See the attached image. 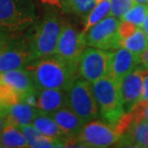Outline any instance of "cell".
<instances>
[{"instance_id":"cell-1","label":"cell","mask_w":148,"mask_h":148,"mask_svg":"<svg viewBox=\"0 0 148 148\" xmlns=\"http://www.w3.org/2000/svg\"><path fill=\"white\" fill-rule=\"evenodd\" d=\"M37 88H58L67 91L78 77V66L53 54L35 59L26 66Z\"/></svg>"},{"instance_id":"cell-2","label":"cell","mask_w":148,"mask_h":148,"mask_svg":"<svg viewBox=\"0 0 148 148\" xmlns=\"http://www.w3.org/2000/svg\"><path fill=\"white\" fill-rule=\"evenodd\" d=\"M58 12L48 7L42 17L28 30L33 60L55 54L64 22Z\"/></svg>"},{"instance_id":"cell-3","label":"cell","mask_w":148,"mask_h":148,"mask_svg":"<svg viewBox=\"0 0 148 148\" xmlns=\"http://www.w3.org/2000/svg\"><path fill=\"white\" fill-rule=\"evenodd\" d=\"M38 20L34 0H0V31L21 33Z\"/></svg>"},{"instance_id":"cell-4","label":"cell","mask_w":148,"mask_h":148,"mask_svg":"<svg viewBox=\"0 0 148 148\" xmlns=\"http://www.w3.org/2000/svg\"><path fill=\"white\" fill-rule=\"evenodd\" d=\"M91 90L99 115L105 122L114 125L124 114L118 82L105 76L91 83Z\"/></svg>"},{"instance_id":"cell-5","label":"cell","mask_w":148,"mask_h":148,"mask_svg":"<svg viewBox=\"0 0 148 148\" xmlns=\"http://www.w3.org/2000/svg\"><path fill=\"white\" fill-rule=\"evenodd\" d=\"M32 61L28 30L21 33H9L0 52V73L25 69Z\"/></svg>"},{"instance_id":"cell-6","label":"cell","mask_w":148,"mask_h":148,"mask_svg":"<svg viewBox=\"0 0 148 148\" xmlns=\"http://www.w3.org/2000/svg\"><path fill=\"white\" fill-rule=\"evenodd\" d=\"M67 101L71 110L85 123L99 116L98 107L91 90V83L77 77L67 90Z\"/></svg>"},{"instance_id":"cell-7","label":"cell","mask_w":148,"mask_h":148,"mask_svg":"<svg viewBox=\"0 0 148 148\" xmlns=\"http://www.w3.org/2000/svg\"><path fill=\"white\" fill-rule=\"evenodd\" d=\"M120 138L112 124L94 119L84 124L75 140L77 146L104 148L112 146Z\"/></svg>"},{"instance_id":"cell-8","label":"cell","mask_w":148,"mask_h":148,"mask_svg":"<svg viewBox=\"0 0 148 148\" xmlns=\"http://www.w3.org/2000/svg\"><path fill=\"white\" fill-rule=\"evenodd\" d=\"M119 22L120 19L111 14L106 16L86 33L87 45L107 51L119 48L121 43L118 34Z\"/></svg>"},{"instance_id":"cell-9","label":"cell","mask_w":148,"mask_h":148,"mask_svg":"<svg viewBox=\"0 0 148 148\" xmlns=\"http://www.w3.org/2000/svg\"><path fill=\"white\" fill-rule=\"evenodd\" d=\"M111 52L94 47L85 48L78 60V75L93 83L108 76Z\"/></svg>"},{"instance_id":"cell-10","label":"cell","mask_w":148,"mask_h":148,"mask_svg":"<svg viewBox=\"0 0 148 148\" xmlns=\"http://www.w3.org/2000/svg\"><path fill=\"white\" fill-rule=\"evenodd\" d=\"M87 46L86 34L70 23L64 22L55 54L78 66L80 55Z\"/></svg>"},{"instance_id":"cell-11","label":"cell","mask_w":148,"mask_h":148,"mask_svg":"<svg viewBox=\"0 0 148 148\" xmlns=\"http://www.w3.org/2000/svg\"><path fill=\"white\" fill-rule=\"evenodd\" d=\"M145 69V66H138V69L118 80V87L124 112H130L140 101L143 88V74Z\"/></svg>"},{"instance_id":"cell-12","label":"cell","mask_w":148,"mask_h":148,"mask_svg":"<svg viewBox=\"0 0 148 148\" xmlns=\"http://www.w3.org/2000/svg\"><path fill=\"white\" fill-rule=\"evenodd\" d=\"M140 64H143L140 55L130 51L125 47H119L111 52L108 76L118 82L124 75L138 69Z\"/></svg>"},{"instance_id":"cell-13","label":"cell","mask_w":148,"mask_h":148,"mask_svg":"<svg viewBox=\"0 0 148 148\" xmlns=\"http://www.w3.org/2000/svg\"><path fill=\"white\" fill-rule=\"evenodd\" d=\"M0 85H4L11 88L12 90L16 91L20 97L30 91L37 90L32 74L26 67L1 72L0 73Z\"/></svg>"},{"instance_id":"cell-14","label":"cell","mask_w":148,"mask_h":148,"mask_svg":"<svg viewBox=\"0 0 148 148\" xmlns=\"http://www.w3.org/2000/svg\"><path fill=\"white\" fill-rule=\"evenodd\" d=\"M67 106V91L58 88H37L36 108L42 114H51Z\"/></svg>"},{"instance_id":"cell-15","label":"cell","mask_w":148,"mask_h":148,"mask_svg":"<svg viewBox=\"0 0 148 148\" xmlns=\"http://www.w3.org/2000/svg\"><path fill=\"white\" fill-rule=\"evenodd\" d=\"M0 112L5 118V122L13 123L18 127L31 124L40 112L36 107L21 101L0 105Z\"/></svg>"},{"instance_id":"cell-16","label":"cell","mask_w":148,"mask_h":148,"mask_svg":"<svg viewBox=\"0 0 148 148\" xmlns=\"http://www.w3.org/2000/svg\"><path fill=\"white\" fill-rule=\"evenodd\" d=\"M119 147H148V121L135 122L116 143Z\"/></svg>"},{"instance_id":"cell-17","label":"cell","mask_w":148,"mask_h":148,"mask_svg":"<svg viewBox=\"0 0 148 148\" xmlns=\"http://www.w3.org/2000/svg\"><path fill=\"white\" fill-rule=\"evenodd\" d=\"M59 127L69 136L75 138L84 126L85 122L69 107H64L50 114Z\"/></svg>"},{"instance_id":"cell-18","label":"cell","mask_w":148,"mask_h":148,"mask_svg":"<svg viewBox=\"0 0 148 148\" xmlns=\"http://www.w3.org/2000/svg\"><path fill=\"white\" fill-rule=\"evenodd\" d=\"M27 141L28 147L32 148H50V147H66L67 144L60 138H51L43 135L35 128L33 125L26 124L19 126Z\"/></svg>"},{"instance_id":"cell-19","label":"cell","mask_w":148,"mask_h":148,"mask_svg":"<svg viewBox=\"0 0 148 148\" xmlns=\"http://www.w3.org/2000/svg\"><path fill=\"white\" fill-rule=\"evenodd\" d=\"M31 124L38 131L42 133L43 135L64 140L66 143L67 146H69V141L73 140L72 138H70L69 135L66 134L59 127V125L56 123V121L53 119V117L50 114H42V112H40L37 116L34 118V120L32 121Z\"/></svg>"},{"instance_id":"cell-20","label":"cell","mask_w":148,"mask_h":148,"mask_svg":"<svg viewBox=\"0 0 148 148\" xmlns=\"http://www.w3.org/2000/svg\"><path fill=\"white\" fill-rule=\"evenodd\" d=\"M0 147L21 148L28 147V144L18 126L10 122H5L4 129L0 135Z\"/></svg>"},{"instance_id":"cell-21","label":"cell","mask_w":148,"mask_h":148,"mask_svg":"<svg viewBox=\"0 0 148 148\" xmlns=\"http://www.w3.org/2000/svg\"><path fill=\"white\" fill-rule=\"evenodd\" d=\"M111 14V0H101L91 9L87 16L83 18L82 31L86 34L91 27L104 19Z\"/></svg>"},{"instance_id":"cell-22","label":"cell","mask_w":148,"mask_h":148,"mask_svg":"<svg viewBox=\"0 0 148 148\" xmlns=\"http://www.w3.org/2000/svg\"><path fill=\"white\" fill-rule=\"evenodd\" d=\"M148 46V40L140 27L137 29L134 34L121 40L120 47H125L130 51L140 55Z\"/></svg>"},{"instance_id":"cell-23","label":"cell","mask_w":148,"mask_h":148,"mask_svg":"<svg viewBox=\"0 0 148 148\" xmlns=\"http://www.w3.org/2000/svg\"><path fill=\"white\" fill-rule=\"evenodd\" d=\"M66 14H72L84 18L96 5L95 0H64Z\"/></svg>"},{"instance_id":"cell-24","label":"cell","mask_w":148,"mask_h":148,"mask_svg":"<svg viewBox=\"0 0 148 148\" xmlns=\"http://www.w3.org/2000/svg\"><path fill=\"white\" fill-rule=\"evenodd\" d=\"M148 12V4L136 3L131 9H129L125 14L121 16L120 20H126L134 23L138 27H141Z\"/></svg>"},{"instance_id":"cell-25","label":"cell","mask_w":148,"mask_h":148,"mask_svg":"<svg viewBox=\"0 0 148 148\" xmlns=\"http://www.w3.org/2000/svg\"><path fill=\"white\" fill-rule=\"evenodd\" d=\"M136 4L135 0H111V16L120 19L121 16Z\"/></svg>"},{"instance_id":"cell-26","label":"cell","mask_w":148,"mask_h":148,"mask_svg":"<svg viewBox=\"0 0 148 148\" xmlns=\"http://www.w3.org/2000/svg\"><path fill=\"white\" fill-rule=\"evenodd\" d=\"M21 97L16 91L4 85H0V105L12 104V103L19 102Z\"/></svg>"},{"instance_id":"cell-27","label":"cell","mask_w":148,"mask_h":148,"mask_svg":"<svg viewBox=\"0 0 148 148\" xmlns=\"http://www.w3.org/2000/svg\"><path fill=\"white\" fill-rule=\"evenodd\" d=\"M138 28V26L134 23L126 21V20H120L119 25H118V34H119L121 40L134 34Z\"/></svg>"},{"instance_id":"cell-28","label":"cell","mask_w":148,"mask_h":148,"mask_svg":"<svg viewBox=\"0 0 148 148\" xmlns=\"http://www.w3.org/2000/svg\"><path fill=\"white\" fill-rule=\"evenodd\" d=\"M42 4L46 5L47 7L55 9L59 12H62L63 14H66V5L64 0H40Z\"/></svg>"},{"instance_id":"cell-29","label":"cell","mask_w":148,"mask_h":148,"mask_svg":"<svg viewBox=\"0 0 148 148\" xmlns=\"http://www.w3.org/2000/svg\"><path fill=\"white\" fill-rule=\"evenodd\" d=\"M140 101L148 102V69H145L143 74V94L140 97Z\"/></svg>"},{"instance_id":"cell-30","label":"cell","mask_w":148,"mask_h":148,"mask_svg":"<svg viewBox=\"0 0 148 148\" xmlns=\"http://www.w3.org/2000/svg\"><path fill=\"white\" fill-rule=\"evenodd\" d=\"M140 60H141V63H143V66L148 69V46L140 54Z\"/></svg>"},{"instance_id":"cell-31","label":"cell","mask_w":148,"mask_h":148,"mask_svg":"<svg viewBox=\"0 0 148 148\" xmlns=\"http://www.w3.org/2000/svg\"><path fill=\"white\" fill-rule=\"evenodd\" d=\"M8 35H9V33H6L4 31H0V52H1L2 47L4 45L6 40H7Z\"/></svg>"},{"instance_id":"cell-32","label":"cell","mask_w":148,"mask_h":148,"mask_svg":"<svg viewBox=\"0 0 148 148\" xmlns=\"http://www.w3.org/2000/svg\"><path fill=\"white\" fill-rule=\"evenodd\" d=\"M140 28L143 30L144 34H145V36H146L147 40H148V12H147L146 16H145V18H144V21H143V25H141Z\"/></svg>"},{"instance_id":"cell-33","label":"cell","mask_w":148,"mask_h":148,"mask_svg":"<svg viewBox=\"0 0 148 148\" xmlns=\"http://www.w3.org/2000/svg\"><path fill=\"white\" fill-rule=\"evenodd\" d=\"M4 126H5V118L1 114V112H0V135H1L3 129H4Z\"/></svg>"},{"instance_id":"cell-34","label":"cell","mask_w":148,"mask_h":148,"mask_svg":"<svg viewBox=\"0 0 148 148\" xmlns=\"http://www.w3.org/2000/svg\"><path fill=\"white\" fill-rule=\"evenodd\" d=\"M136 3H140V4H148V0H135Z\"/></svg>"},{"instance_id":"cell-35","label":"cell","mask_w":148,"mask_h":148,"mask_svg":"<svg viewBox=\"0 0 148 148\" xmlns=\"http://www.w3.org/2000/svg\"><path fill=\"white\" fill-rule=\"evenodd\" d=\"M95 1H96V3H98L99 1H101V0H95Z\"/></svg>"}]
</instances>
